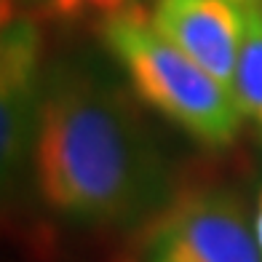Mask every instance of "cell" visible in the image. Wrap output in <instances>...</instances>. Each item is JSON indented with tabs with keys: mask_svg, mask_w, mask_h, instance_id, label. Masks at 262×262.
<instances>
[{
	"mask_svg": "<svg viewBox=\"0 0 262 262\" xmlns=\"http://www.w3.org/2000/svg\"><path fill=\"white\" fill-rule=\"evenodd\" d=\"M252 220H254V238H257V246H259V257H262V187H259L257 201H254V214H252Z\"/></svg>",
	"mask_w": 262,
	"mask_h": 262,
	"instance_id": "8",
	"label": "cell"
},
{
	"mask_svg": "<svg viewBox=\"0 0 262 262\" xmlns=\"http://www.w3.org/2000/svg\"><path fill=\"white\" fill-rule=\"evenodd\" d=\"M233 94L244 118L262 131V6L244 11V38L238 49Z\"/></svg>",
	"mask_w": 262,
	"mask_h": 262,
	"instance_id": "6",
	"label": "cell"
},
{
	"mask_svg": "<svg viewBox=\"0 0 262 262\" xmlns=\"http://www.w3.org/2000/svg\"><path fill=\"white\" fill-rule=\"evenodd\" d=\"M123 262H262L254 220L230 187L174 193L134 230Z\"/></svg>",
	"mask_w": 262,
	"mask_h": 262,
	"instance_id": "3",
	"label": "cell"
},
{
	"mask_svg": "<svg viewBox=\"0 0 262 262\" xmlns=\"http://www.w3.org/2000/svg\"><path fill=\"white\" fill-rule=\"evenodd\" d=\"M139 0H30V6L38 11L46 21L59 25H78V21H97L99 25L113 16L137 11Z\"/></svg>",
	"mask_w": 262,
	"mask_h": 262,
	"instance_id": "7",
	"label": "cell"
},
{
	"mask_svg": "<svg viewBox=\"0 0 262 262\" xmlns=\"http://www.w3.org/2000/svg\"><path fill=\"white\" fill-rule=\"evenodd\" d=\"M233 3H238L241 8H254V6H262V0H233Z\"/></svg>",
	"mask_w": 262,
	"mask_h": 262,
	"instance_id": "9",
	"label": "cell"
},
{
	"mask_svg": "<svg viewBox=\"0 0 262 262\" xmlns=\"http://www.w3.org/2000/svg\"><path fill=\"white\" fill-rule=\"evenodd\" d=\"M40 32L30 16L3 21L0 46V161L3 174H19L32 152L43 107Z\"/></svg>",
	"mask_w": 262,
	"mask_h": 262,
	"instance_id": "4",
	"label": "cell"
},
{
	"mask_svg": "<svg viewBox=\"0 0 262 262\" xmlns=\"http://www.w3.org/2000/svg\"><path fill=\"white\" fill-rule=\"evenodd\" d=\"M244 11L233 0H156L150 21L169 43L233 89Z\"/></svg>",
	"mask_w": 262,
	"mask_h": 262,
	"instance_id": "5",
	"label": "cell"
},
{
	"mask_svg": "<svg viewBox=\"0 0 262 262\" xmlns=\"http://www.w3.org/2000/svg\"><path fill=\"white\" fill-rule=\"evenodd\" d=\"M99 35L147 107L204 147L225 150L235 142L244 113L233 89L166 40L150 16H113L99 25Z\"/></svg>",
	"mask_w": 262,
	"mask_h": 262,
	"instance_id": "2",
	"label": "cell"
},
{
	"mask_svg": "<svg viewBox=\"0 0 262 262\" xmlns=\"http://www.w3.org/2000/svg\"><path fill=\"white\" fill-rule=\"evenodd\" d=\"M35 185L54 214L89 228H139L169 204L171 169L128 94L62 62L43 80Z\"/></svg>",
	"mask_w": 262,
	"mask_h": 262,
	"instance_id": "1",
	"label": "cell"
}]
</instances>
